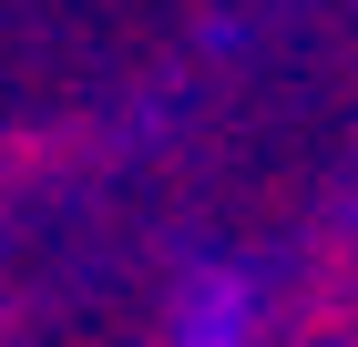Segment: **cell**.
<instances>
[{
    "label": "cell",
    "mask_w": 358,
    "mask_h": 347,
    "mask_svg": "<svg viewBox=\"0 0 358 347\" xmlns=\"http://www.w3.org/2000/svg\"><path fill=\"white\" fill-rule=\"evenodd\" d=\"M246 317H256L246 276H194L174 307V347H246Z\"/></svg>",
    "instance_id": "cell-1"
}]
</instances>
